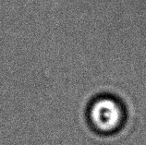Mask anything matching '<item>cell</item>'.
Returning a JSON list of instances; mask_svg holds the SVG:
<instances>
[{"mask_svg": "<svg viewBox=\"0 0 146 145\" xmlns=\"http://www.w3.org/2000/svg\"><path fill=\"white\" fill-rule=\"evenodd\" d=\"M89 118L97 130L112 132L120 127L124 118V110L117 99L111 96H101L92 103Z\"/></svg>", "mask_w": 146, "mask_h": 145, "instance_id": "obj_1", "label": "cell"}]
</instances>
